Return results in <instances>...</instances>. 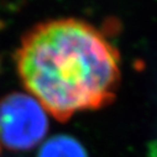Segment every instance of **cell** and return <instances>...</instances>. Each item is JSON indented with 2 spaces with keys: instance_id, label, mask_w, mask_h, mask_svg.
<instances>
[{
  "instance_id": "cell-3",
  "label": "cell",
  "mask_w": 157,
  "mask_h": 157,
  "mask_svg": "<svg viewBox=\"0 0 157 157\" xmlns=\"http://www.w3.org/2000/svg\"><path fill=\"white\" fill-rule=\"evenodd\" d=\"M37 157H89L84 146L69 135H56L46 140Z\"/></svg>"
},
{
  "instance_id": "cell-2",
  "label": "cell",
  "mask_w": 157,
  "mask_h": 157,
  "mask_svg": "<svg viewBox=\"0 0 157 157\" xmlns=\"http://www.w3.org/2000/svg\"><path fill=\"white\" fill-rule=\"evenodd\" d=\"M48 116L36 98L24 92H11L0 98V142L15 151L40 144L48 131Z\"/></svg>"
},
{
  "instance_id": "cell-1",
  "label": "cell",
  "mask_w": 157,
  "mask_h": 157,
  "mask_svg": "<svg viewBox=\"0 0 157 157\" xmlns=\"http://www.w3.org/2000/svg\"><path fill=\"white\" fill-rule=\"evenodd\" d=\"M29 94L63 123L109 105L120 86V55L95 25L77 17L35 24L14 55Z\"/></svg>"
}]
</instances>
